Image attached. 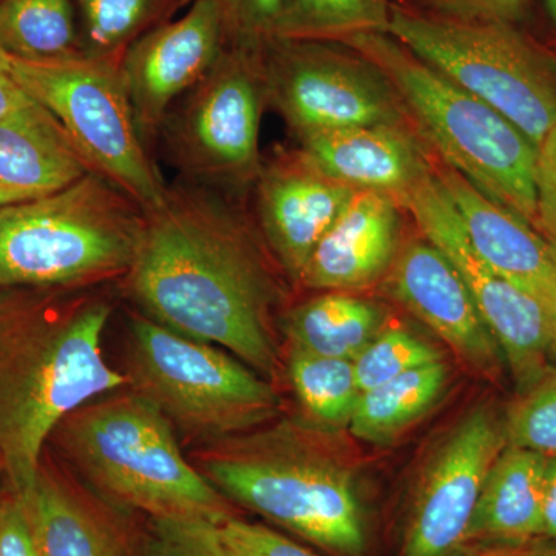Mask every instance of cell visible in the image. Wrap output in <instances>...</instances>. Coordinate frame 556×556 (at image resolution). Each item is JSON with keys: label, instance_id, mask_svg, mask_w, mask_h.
<instances>
[{"label": "cell", "instance_id": "cell-9", "mask_svg": "<svg viewBox=\"0 0 556 556\" xmlns=\"http://www.w3.org/2000/svg\"><path fill=\"white\" fill-rule=\"evenodd\" d=\"M388 33L506 116L533 144L556 129V54L515 24H459L391 7Z\"/></svg>", "mask_w": 556, "mask_h": 556}, {"label": "cell", "instance_id": "cell-12", "mask_svg": "<svg viewBox=\"0 0 556 556\" xmlns=\"http://www.w3.org/2000/svg\"><path fill=\"white\" fill-rule=\"evenodd\" d=\"M404 208L415 218L424 239L455 266L503 351L519 393H525L551 369L552 329L546 303L479 257L434 170L417 186Z\"/></svg>", "mask_w": 556, "mask_h": 556}, {"label": "cell", "instance_id": "cell-19", "mask_svg": "<svg viewBox=\"0 0 556 556\" xmlns=\"http://www.w3.org/2000/svg\"><path fill=\"white\" fill-rule=\"evenodd\" d=\"M433 170L479 257L547 305L556 292V247L438 156Z\"/></svg>", "mask_w": 556, "mask_h": 556}, {"label": "cell", "instance_id": "cell-35", "mask_svg": "<svg viewBox=\"0 0 556 556\" xmlns=\"http://www.w3.org/2000/svg\"><path fill=\"white\" fill-rule=\"evenodd\" d=\"M535 229L556 247V129L538 146Z\"/></svg>", "mask_w": 556, "mask_h": 556}, {"label": "cell", "instance_id": "cell-39", "mask_svg": "<svg viewBox=\"0 0 556 556\" xmlns=\"http://www.w3.org/2000/svg\"><path fill=\"white\" fill-rule=\"evenodd\" d=\"M473 556H556V544L547 540H535L508 546L484 547Z\"/></svg>", "mask_w": 556, "mask_h": 556}, {"label": "cell", "instance_id": "cell-31", "mask_svg": "<svg viewBox=\"0 0 556 556\" xmlns=\"http://www.w3.org/2000/svg\"><path fill=\"white\" fill-rule=\"evenodd\" d=\"M144 556H237L219 525L199 517L149 518Z\"/></svg>", "mask_w": 556, "mask_h": 556}, {"label": "cell", "instance_id": "cell-43", "mask_svg": "<svg viewBox=\"0 0 556 556\" xmlns=\"http://www.w3.org/2000/svg\"><path fill=\"white\" fill-rule=\"evenodd\" d=\"M190 2H193V0H190Z\"/></svg>", "mask_w": 556, "mask_h": 556}, {"label": "cell", "instance_id": "cell-14", "mask_svg": "<svg viewBox=\"0 0 556 556\" xmlns=\"http://www.w3.org/2000/svg\"><path fill=\"white\" fill-rule=\"evenodd\" d=\"M225 47L217 3L193 0L181 17L152 28L124 53L121 72L149 150L175 102L206 76Z\"/></svg>", "mask_w": 556, "mask_h": 556}, {"label": "cell", "instance_id": "cell-36", "mask_svg": "<svg viewBox=\"0 0 556 556\" xmlns=\"http://www.w3.org/2000/svg\"><path fill=\"white\" fill-rule=\"evenodd\" d=\"M0 556H39L24 503L9 485L0 495Z\"/></svg>", "mask_w": 556, "mask_h": 556}, {"label": "cell", "instance_id": "cell-25", "mask_svg": "<svg viewBox=\"0 0 556 556\" xmlns=\"http://www.w3.org/2000/svg\"><path fill=\"white\" fill-rule=\"evenodd\" d=\"M0 49L27 61L78 56L75 0H0Z\"/></svg>", "mask_w": 556, "mask_h": 556}, {"label": "cell", "instance_id": "cell-17", "mask_svg": "<svg viewBox=\"0 0 556 556\" xmlns=\"http://www.w3.org/2000/svg\"><path fill=\"white\" fill-rule=\"evenodd\" d=\"M299 149L327 177L354 192L390 197L405 207L433 172L437 155L415 126H368L299 139Z\"/></svg>", "mask_w": 556, "mask_h": 556}, {"label": "cell", "instance_id": "cell-27", "mask_svg": "<svg viewBox=\"0 0 556 556\" xmlns=\"http://www.w3.org/2000/svg\"><path fill=\"white\" fill-rule=\"evenodd\" d=\"M288 376L309 422L321 428H345L362 396L353 361L289 350Z\"/></svg>", "mask_w": 556, "mask_h": 556}, {"label": "cell", "instance_id": "cell-37", "mask_svg": "<svg viewBox=\"0 0 556 556\" xmlns=\"http://www.w3.org/2000/svg\"><path fill=\"white\" fill-rule=\"evenodd\" d=\"M54 119L20 84L0 68V121Z\"/></svg>", "mask_w": 556, "mask_h": 556}, {"label": "cell", "instance_id": "cell-33", "mask_svg": "<svg viewBox=\"0 0 556 556\" xmlns=\"http://www.w3.org/2000/svg\"><path fill=\"white\" fill-rule=\"evenodd\" d=\"M219 532L237 556H318L268 526L237 517L225 519Z\"/></svg>", "mask_w": 556, "mask_h": 556}, {"label": "cell", "instance_id": "cell-20", "mask_svg": "<svg viewBox=\"0 0 556 556\" xmlns=\"http://www.w3.org/2000/svg\"><path fill=\"white\" fill-rule=\"evenodd\" d=\"M20 497L39 556H124L118 533L97 504L46 457Z\"/></svg>", "mask_w": 556, "mask_h": 556}, {"label": "cell", "instance_id": "cell-1", "mask_svg": "<svg viewBox=\"0 0 556 556\" xmlns=\"http://www.w3.org/2000/svg\"><path fill=\"white\" fill-rule=\"evenodd\" d=\"M270 263L276 260L239 199L178 177L163 203L146 212L137 254L119 283L142 316L274 378L273 309L283 289Z\"/></svg>", "mask_w": 556, "mask_h": 556}, {"label": "cell", "instance_id": "cell-3", "mask_svg": "<svg viewBox=\"0 0 556 556\" xmlns=\"http://www.w3.org/2000/svg\"><path fill=\"white\" fill-rule=\"evenodd\" d=\"M49 444L90 489L149 518L233 517L222 495L179 447L167 417L129 387L83 405L58 424Z\"/></svg>", "mask_w": 556, "mask_h": 556}, {"label": "cell", "instance_id": "cell-13", "mask_svg": "<svg viewBox=\"0 0 556 556\" xmlns=\"http://www.w3.org/2000/svg\"><path fill=\"white\" fill-rule=\"evenodd\" d=\"M504 447V422L489 405L456 424L420 478L399 556L467 555L482 485Z\"/></svg>", "mask_w": 556, "mask_h": 556}, {"label": "cell", "instance_id": "cell-32", "mask_svg": "<svg viewBox=\"0 0 556 556\" xmlns=\"http://www.w3.org/2000/svg\"><path fill=\"white\" fill-rule=\"evenodd\" d=\"M222 16L226 46L262 53L278 39L281 0H214Z\"/></svg>", "mask_w": 556, "mask_h": 556}, {"label": "cell", "instance_id": "cell-28", "mask_svg": "<svg viewBox=\"0 0 556 556\" xmlns=\"http://www.w3.org/2000/svg\"><path fill=\"white\" fill-rule=\"evenodd\" d=\"M387 0H281L278 39L342 42L361 33H388Z\"/></svg>", "mask_w": 556, "mask_h": 556}, {"label": "cell", "instance_id": "cell-18", "mask_svg": "<svg viewBox=\"0 0 556 556\" xmlns=\"http://www.w3.org/2000/svg\"><path fill=\"white\" fill-rule=\"evenodd\" d=\"M402 207L390 197L356 192L311 255L299 287L358 291L387 277L401 251Z\"/></svg>", "mask_w": 556, "mask_h": 556}, {"label": "cell", "instance_id": "cell-34", "mask_svg": "<svg viewBox=\"0 0 556 556\" xmlns=\"http://www.w3.org/2000/svg\"><path fill=\"white\" fill-rule=\"evenodd\" d=\"M430 16L459 24H515L525 17L530 0H417Z\"/></svg>", "mask_w": 556, "mask_h": 556}, {"label": "cell", "instance_id": "cell-10", "mask_svg": "<svg viewBox=\"0 0 556 556\" xmlns=\"http://www.w3.org/2000/svg\"><path fill=\"white\" fill-rule=\"evenodd\" d=\"M266 108L262 53L226 46L206 76L169 110L159 141L179 178L240 200L262 169Z\"/></svg>", "mask_w": 556, "mask_h": 556}, {"label": "cell", "instance_id": "cell-41", "mask_svg": "<svg viewBox=\"0 0 556 556\" xmlns=\"http://www.w3.org/2000/svg\"><path fill=\"white\" fill-rule=\"evenodd\" d=\"M543 3L548 20H551L552 25L556 28V0H543Z\"/></svg>", "mask_w": 556, "mask_h": 556}, {"label": "cell", "instance_id": "cell-16", "mask_svg": "<svg viewBox=\"0 0 556 556\" xmlns=\"http://www.w3.org/2000/svg\"><path fill=\"white\" fill-rule=\"evenodd\" d=\"M387 288L468 367L490 378L500 375L503 351L455 266L434 244L427 239L404 244L387 274Z\"/></svg>", "mask_w": 556, "mask_h": 556}, {"label": "cell", "instance_id": "cell-40", "mask_svg": "<svg viewBox=\"0 0 556 556\" xmlns=\"http://www.w3.org/2000/svg\"><path fill=\"white\" fill-rule=\"evenodd\" d=\"M547 308L548 314H551L552 354L556 357V292L548 299Z\"/></svg>", "mask_w": 556, "mask_h": 556}, {"label": "cell", "instance_id": "cell-29", "mask_svg": "<svg viewBox=\"0 0 556 556\" xmlns=\"http://www.w3.org/2000/svg\"><path fill=\"white\" fill-rule=\"evenodd\" d=\"M442 361L441 351L404 328L382 329L354 358V372L362 393L390 380Z\"/></svg>", "mask_w": 556, "mask_h": 556}, {"label": "cell", "instance_id": "cell-2", "mask_svg": "<svg viewBox=\"0 0 556 556\" xmlns=\"http://www.w3.org/2000/svg\"><path fill=\"white\" fill-rule=\"evenodd\" d=\"M112 311L97 288L0 287V460L17 496L64 417L129 387L102 351Z\"/></svg>", "mask_w": 556, "mask_h": 556}, {"label": "cell", "instance_id": "cell-8", "mask_svg": "<svg viewBox=\"0 0 556 556\" xmlns=\"http://www.w3.org/2000/svg\"><path fill=\"white\" fill-rule=\"evenodd\" d=\"M0 68L53 115L91 172L144 212L163 203L167 182L139 137L121 61L84 54L27 61L0 49Z\"/></svg>", "mask_w": 556, "mask_h": 556}, {"label": "cell", "instance_id": "cell-24", "mask_svg": "<svg viewBox=\"0 0 556 556\" xmlns=\"http://www.w3.org/2000/svg\"><path fill=\"white\" fill-rule=\"evenodd\" d=\"M448 378L447 364L439 361L365 391L348 426L351 434L368 444H390L433 408Z\"/></svg>", "mask_w": 556, "mask_h": 556}, {"label": "cell", "instance_id": "cell-21", "mask_svg": "<svg viewBox=\"0 0 556 556\" xmlns=\"http://www.w3.org/2000/svg\"><path fill=\"white\" fill-rule=\"evenodd\" d=\"M546 460V455L532 450L504 447L482 485L468 530V546L544 540L541 501Z\"/></svg>", "mask_w": 556, "mask_h": 556}, {"label": "cell", "instance_id": "cell-22", "mask_svg": "<svg viewBox=\"0 0 556 556\" xmlns=\"http://www.w3.org/2000/svg\"><path fill=\"white\" fill-rule=\"evenodd\" d=\"M87 172L56 119L0 121V207L51 195Z\"/></svg>", "mask_w": 556, "mask_h": 556}, {"label": "cell", "instance_id": "cell-11", "mask_svg": "<svg viewBox=\"0 0 556 556\" xmlns=\"http://www.w3.org/2000/svg\"><path fill=\"white\" fill-rule=\"evenodd\" d=\"M268 108L298 139L368 126H415L378 65L339 42L274 39L262 51Z\"/></svg>", "mask_w": 556, "mask_h": 556}, {"label": "cell", "instance_id": "cell-5", "mask_svg": "<svg viewBox=\"0 0 556 556\" xmlns=\"http://www.w3.org/2000/svg\"><path fill=\"white\" fill-rule=\"evenodd\" d=\"M193 464L230 503L334 556H364L367 526L353 477L288 428L201 445Z\"/></svg>", "mask_w": 556, "mask_h": 556}, {"label": "cell", "instance_id": "cell-38", "mask_svg": "<svg viewBox=\"0 0 556 556\" xmlns=\"http://www.w3.org/2000/svg\"><path fill=\"white\" fill-rule=\"evenodd\" d=\"M543 538L556 544V456H547L541 501Z\"/></svg>", "mask_w": 556, "mask_h": 556}, {"label": "cell", "instance_id": "cell-4", "mask_svg": "<svg viewBox=\"0 0 556 556\" xmlns=\"http://www.w3.org/2000/svg\"><path fill=\"white\" fill-rule=\"evenodd\" d=\"M339 43L382 70L442 163L535 228L538 148L515 124L390 33H361Z\"/></svg>", "mask_w": 556, "mask_h": 556}, {"label": "cell", "instance_id": "cell-30", "mask_svg": "<svg viewBox=\"0 0 556 556\" xmlns=\"http://www.w3.org/2000/svg\"><path fill=\"white\" fill-rule=\"evenodd\" d=\"M508 447L556 456V369H548L508 408L504 420Z\"/></svg>", "mask_w": 556, "mask_h": 556}, {"label": "cell", "instance_id": "cell-42", "mask_svg": "<svg viewBox=\"0 0 556 556\" xmlns=\"http://www.w3.org/2000/svg\"><path fill=\"white\" fill-rule=\"evenodd\" d=\"M7 485L5 470H3L2 460H0V495H2L3 489Z\"/></svg>", "mask_w": 556, "mask_h": 556}, {"label": "cell", "instance_id": "cell-23", "mask_svg": "<svg viewBox=\"0 0 556 556\" xmlns=\"http://www.w3.org/2000/svg\"><path fill=\"white\" fill-rule=\"evenodd\" d=\"M383 324L386 311L379 305L342 291H325L281 317L291 348L343 361H354Z\"/></svg>", "mask_w": 556, "mask_h": 556}, {"label": "cell", "instance_id": "cell-6", "mask_svg": "<svg viewBox=\"0 0 556 556\" xmlns=\"http://www.w3.org/2000/svg\"><path fill=\"white\" fill-rule=\"evenodd\" d=\"M144 218L137 201L97 172L42 199L0 207V287L121 281L134 263Z\"/></svg>", "mask_w": 556, "mask_h": 556}, {"label": "cell", "instance_id": "cell-26", "mask_svg": "<svg viewBox=\"0 0 556 556\" xmlns=\"http://www.w3.org/2000/svg\"><path fill=\"white\" fill-rule=\"evenodd\" d=\"M80 54L123 61L141 36L170 21L190 0H75Z\"/></svg>", "mask_w": 556, "mask_h": 556}, {"label": "cell", "instance_id": "cell-7", "mask_svg": "<svg viewBox=\"0 0 556 556\" xmlns=\"http://www.w3.org/2000/svg\"><path fill=\"white\" fill-rule=\"evenodd\" d=\"M126 357L130 390L199 445L249 433L280 412L276 388L229 351L138 311L130 314Z\"/></svg>", "mask_w": 556, "mask_h": 556}, {"label": "cell", "instance_id": "cell-15", "mask_svg": "<svg viewBox=\"0 0 556 556\" xmlns=\"http://www.w3.org/2000/svg\"><path fill=\"white\" fill-rule=\"evenodd\" d=\"M252 190L260 236L289 283L299 287L318 241L356 192L318 170L299 148L263 160Z\"/></svg>", "mask_w": 556, "mask_h": 556}]
</instances>
